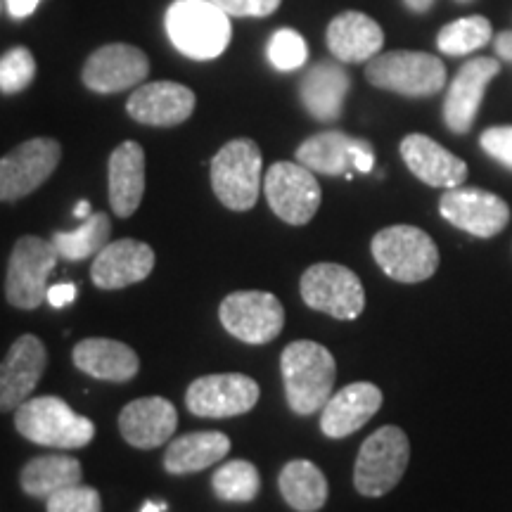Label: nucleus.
<instances>
[{
	"instance_id": "79ce46f5",
	"label": "nucleus",
	"mask_w": 512,
	"mask_h": 512,
	"mask_svg": "<svg viewBox=\"0 0 512 512\" xmlns=\"http://www.w3.org/2000/svg\"><path fill=\"white\" fill-rule=\"evenodd\" d=\"M406 3L408 10L418 12V15H422V12H427L434 5V0H403Z\"/></svg>"
},
{
	"instance_id": "9d476101",
	"label": "nucleus",
	"mask_w": 512,
	"mask_h": 512,
	"mask_svg": "<svg viewBox=\"0 0 512 512\" xmlns=\"http://www.w3.org/2000/svg\"><path fill=\"white\" fill-rule=\"evenodd\" d=\"M219 318L235 339L261 347L283 332L285 309L275 294L247 290L228 294L219 306Z\"/></svg>"
},
{
	"instance_id": "f8f14e48",
	"label": "nucleus",
	"mask_w": 512,
	"mask_h": 512,
	"mask_svg": "<svg viewBox=\"0 0 512 512\" xmlns=\"http://www.w3.org/2000/svg\"><path fill=\"white\" fill-rule=\"evenodd\" d=\"M62 159L53 138H31L0 159V202H17L41 188Z\"/></svg>"
},
{
	"instance_id": "4468645a",
	"label": "nucleus",
	"mask_w": 512,
	"mask_h": 512,
	"mask_svg": "<svg viewBox=\"0 0 512 512\" xmlns=\"http://www.w3.org/2000/svg\"><path fill=\"white\" fill-rule=\"evenodd\" d=\"M261 389L249 375L221 373L197 377L185 392V406L197 418H235L259 403Z\"/></svg>"
},
{
	"instance_id": "4c0bfd02",
	"label": "nucleus",
	"mask_w": 512,
	"mask_h": 512,
	"mask_svg": "<svg viewBox=\"0 0 512 512\" xmlns=\"http://www.w3.org/2000/svg\"><path fill=\"white\" fill-rule=\"evenodd\" d=\"M230 17H268L280 8L283 0H211Z\"/></svg>"
},
{
	"instance_id": "ea45409f",
	"label": "nucleus",
	"mask_w": 512,
	"mask_h": 512,
	"mask_svg": "<svg viewBox=\"0 0 512 512\" xmlns=\"http://www.w3.org/2000/svg\"><path fill=\"white\" fill-rule=\"evenodd\" d=\"M38 3H41V0H5L10 17L15 19H27L29 15H34Z\"/></svg>"
},
{
	"instance_id": "bb28decb",
	"label": "nucleus",
	"mask_w": 512,
	"mask_h": 512,
	"mask_svg": "<svg viewBox=\"0 0 512 512\" xmlns=\"http://www.w3.org/2000/svg\"><path fill=\"white\" fill-rule=\"evenodd\" d=\"M349 88V74L337 62H318L299 83V98L313 119L335 121L342 114Z\"/></svg>"
},
{
	"instance_id": "dca6fc26",
	"label": "nucleus",
	"mask_w": 512,
	"mask_h": 512,
	"mask_svg": "<svg viewBox=\"0 0 512 512\" xmlns=\"http://www.w3.org/2000/svg\"><path fill=\"white\" fill-rule=\"evenodd\" d=\"M48 366L46 344L36 335L15 339L8 356L0 363V413L17 411L31 399Z\"/></svg>"
},
{
	"instance_id": "6e6552de",
	"label": "nucleus",
	"mask_w": 512,
	"mask_h": 512,
	"mask_svg": "<svg viewBox=\"0 0 512 512\" xmlns=\"http://www.w3.org/2000/svg\"><path fill=\"white\" fill-rule=\"evenodd\" d=\"M57 249L53 240L24 235L17 240L5 275V299L22 311H34L48 302V278L55 271Z\"/></svg>"
},
{
	"instance_id": "0eeeda50",
	"label": "nucleus",
	"mask_w": 512,
	"mask_h": 512,
	"mask_svg": "<svg viewBox=\"0 0 512 512\" xmlns=\"http://www.w3.org/2000/svg\"><path fill=\"white\" fill-rule=\"evenodd\" d=\"M366 79L375 88L406 98H430L446 86V67L439 57L413 50L380 53L368 62Z\"/></svg>"
},
{
	"instance_id": "c9c22d12",
	"label": "nucleus",
	"mask_w": 512,
	"mask_h": 512,
	"mask_svg": "<svg viewBox=\"0 0 512 512\" xmlns=\"http://www.w3.org/2000/svg\"><path fill=\"white\" fill-rule=\"evenodd\" d=\"M48 512H102V498L98 489L86 484H74L57 491L46 501Z\"/></svg>"
},
{
	"instance_id": "e433bc0d",
	"label": "nucleus",
	"mask_w": 512,
	"mask_h": 512,
	"mask_svg": "<svg viewBox=\"0 0 512 512\" xmlns=\"http://www.w3.org/2000/svg\"><path fill=\"white\" fill-rule=\"evenodd\" d=\"M479 143H482L486 155L512 169V126L486 128Z\"/></svg>"
},
{
	"instance_id": "c85d7f7f",
	"label": "nucleus",
	"mask_w": 512,
	"mask_h": 512,
	"mask_svg": "<svg viewBox=\"0 0 512 512\" xmlns=\"http://www.w3.org/2000/svg\"><path fill=\"white\" fill-rule=\"evenodd\" d=\"M280 494L297 512H318L328 501V479L311 460H290L278 477Z\"/></svg>"
},
{
	"instance_id": "7c9ffc66",
	"label": "nucleus",
	"mask_w": 512,
	"mask_h": 512,
	"mask_svg": "<svg viewBox=\"0 0 512 512\" xmlns=\"http://www.w3.org/2000/svg\"><path fill=\"white\" fill-rule=\"evenodd\" d=\"M112 221L102 211H93L86 221L76 230H60L53 235V245L60 254V259L83 261L88 256H95L102 247L110 245Z\"/></svg>"
},
{
	"instance_id": "58836bf2",
	"label": "nucleus",
	"mask_w": 512,
	"mask_h": 512,
	"mask_svg": "<svg viewBox=\"0 0 512 512\" xmlns=\"http://www.w3.org/2000/svg\"><path fill=\"white\" fill-rule=\"evenodd\" d=\"M76 297V285L74 283H60L48 287V304L55 306V309H62V306L72 304Z\"/></svg>"
},
{
	"instance_id": "a18cd8bd",
	"label": "nucleus",
	"mask_w": 512,
	"mask_h": 512,
	"mask_svg": "<svg viewBox=\"0 0 512 512\" xmlns=\"http://www.w3.org/2000/svg\"><path fill=\"white\" fill-rule=\"evenodd\" d=\"M460 3H470V0H460Z\"/></svg>"
},
{
	"instance_id": "39448f33",
	"label": "nucleus",
	"mask_w": 512,
	"mask_h": 512,
	"mask_svg": "<svg viewBox=\"0 0 512 512\" xmlns=\"http://www.w3.org/2000/svg\"><path fill=\"white\" fill-rule=\"evenodd\" d=\"M261 150L254 140L235 138L211 159V188L223 207L230 211H249L259 200Z\"/></svg>"
},
{
	"instance_id": "412c9836",
	"label": "nucleus",
	"mask_w": 512,
	"mask_h": 512,
	"mask_svg": "<svg viewBox=\"0 0 512 512\" xmlns=\"http://www.w3.org/2000/svg\"><path fill=\"white\" fill-rule=\"evenodd\" d=\"M178 427V411L162 396H145L126 403L119 413V432L133 448H157L171 441Z\"/></svg>"
},
{
	"instance_id": "a211bd4d",
	"label": "nucleus",
	"mask_w": 512,
	"mask_h": 512,
	"mask_svg": "<svg viewBox=\"0 0 512 512\" xmlns=\"http://www.w3.org/2000/svg\"><path fill=\"white\" fill-rule=\"evenodd\" d=\"M498 72H501V64L496 57H475L460 67L444 100V121L453 133L463 136L470 131L484 100L486 86Z\"/></svg>"
},
{
	"instance_id": "f3484780",
	"label": "nucleus",
	"mask_w": 512,
	"mask_h": 512,
	"mask_svg": "<svg viewBox=\"0 0 512 512\" xmlns=\"http://www.w3.org/2000/svg\"><path fill=\"white\" fill-rule=\"evenodd\" d=\"M150 74V60L143 50L128 43H110L95 50L83 67V83L93 93H121L138 86Z\"/></svg>"
},
{
	"instance_id": "37998d69",
	"label": "nucleus",
	"mask_w": 512,
	"mask_h": 512,
	"mask_svg": "<svg viewBox=\"0 0 512 512\" xmlns=\"http://www.w3.org/2000/svg\"><path fill=\"white\" fill-rule=\"evenodd\" d=\"M91 214H93V209H91V202H88V200H81V202L74 207V216H76V219L86 221Z\"/></svg>"
},
{
	"instance_id": "f257e3e1",
	"label": "nucleus",
	"mask_w": 512,
	"mask_h": 512,
	"mask_svg": "<svg viewBox=\"0 0 512 512\" xmlns=\"http://www.w3.org/2000/svg\"><path fill=\"white\" fill-rule=\"evenodd\" d=\"M285 396L297 415H313L323 411L330 401L337 380V363L323 344L302 342L287 344L280 356Z\"/></svg>"
},
{
	"instance_id": "c756f323",
	"label": "nucleus",
	"mask_w": 512,
	"mask_h": 512,
	"mask_svg": "<svg viewBox=\"0 0 512 512\" xmlns=\"http://www.w3.org/2000/svg\"><path fill=\"white\" fill-rule=\"evenodd\" d=\"M81 477V463L72 456H38L24 465L19 484L27 496L48 501L57 491L81 484Z\"/></svg>"
},
{
	"instance_id": "aec40b11",
	"label": "nucleus",
	"mask_w": 512,
	"mask_h": 512,
	"mask_svg": "<svg viewBox=\"0 0 512 512\" xmlns=\"http://www.w3.org/2000/svg\"><path fill=\"white\" fill-rule=\"evenodd\" d=\"M155 268V252L138 240H117L95 254L91 278L100 290H124L145 280Z\"/></svg>"
},
{
	"instance_id": "20e7f679",
	"label": "nucleus",
	"mask_w": 512,
	"mask_h": 512,
	"mask_svg": "<svg viewBox=\"0 0 512 512\" xmlns=\"http://www.w3.org/2000/svg\"><path fill=\"white\" fill-rule=\"evenodd\" d=\"M373 259L396 283H422L439 268V249L425 230L415 226L382 228L373 238Z\"/></svg>"
},
{
	"instance_id": "c03bdc74",
	"label": "nucleus",
	"mask_w": 512,
	"mask_h": 512,
	"mask_svg": "<svg viewBox=\"0 0 512 512\" xmlns=\"http://www.w3.org/2000/svg\"><path fill=\"white\" fill-rule=\"evenodd\" d=\"M140 512H166V503H155V501H147Z\"/></svg>"
},
{
	"instance_id": "b1692460",
	"label": "nucleus",
	"mask_w": 512,
	"mask_h": 512,
	"mask_svg": "<svg viewBox=\"0 0 512 512\" xmlns=\"http://www.w3.org/2000/svg\"><path fill=\"white\" fill-rule=\"evenodd\" d=\"M74 366L81 373L105 382H128L138 375L140 358L128 344L117 339L91 337L74 347Z\"/></svg>"
},
{
	"instance_id": "f03ea898",
	"label": "nucleus",
	"mask_w": 512,
	"mask_h": 512,
	"mask_svg": "<svg viewBox=\"0 0 512 512\" xmlns=\"http://www.w3.org/2000/svg\"><path fill=\"white\" fill-rule=\"evenodd\" d=\"M164 27L178 53L200 62L219 57L233 36L230 15L211 0H174Z\"/></svg>"
},
{
	"instance_id": "393cba45",
	"label": "nucleus",
	"mask_w": 512,
	"mask_h": 512,
	"mask_svg": "<svg viewBox=\"0 0 512 512\" xmlns=\"http://www.w3.org/2000/svg\"><path fill=\"white\" fill-rule=\"evenodd\" d=\"M107 176H110V204L114 214L121 219L136 214L145 195V152L143 147L133 140L121 143L112 152L110 166H107Z\"/></svg>"
},
{
	"instance_id": "1a4fd4ad",
	"label": "nucleus",
	"mask_w": 512,
	"mask_h": 512,
	"mask_svg": "<svg viewBox=\"0 0 512 512\" xmlns=\"http://www.w3.org/2000/svg\"><path fill=\"white\" fill-rule=\"evenodd\" d=\"M304 304L337 320H356L366 309V290L347 266L316 264L302 275Z\"/></svg>"
},
{
	"instance_id": "2f4dec72",
	"label": "nucleus",
	"mask_w": 512,
	"mask_h": 512,
	"mask_svg": "<svg viewBox=\"0 0 512 512\" xmlns=\"http://www.w3.org/2000/svg\"><path fill=\"white\" fill-rule=\"evenodd\" d=\"M214 494L226 503H249L259 496L261 477L249 460H228L211 477Z\"/></svg>"
},
{
	"instance_id": "cd10ccee",
	"label": "nucleus",
	"mask_w": 512,
	"mask_h": 512,
	"mask_svg": "<svg viewBox=\"0 0 512 512\" xmlns=\"http://www.w3.org/2000/svg\"><path fill=\"white\" fill-rule=\"evenodd\" d=\"M230 451L223 432H190L174 439L164 453V470L169 475H192L221 463Z\"/></svg>"
},
{
	"instance_id": "72a5a7b5",
	"label": "nucleus",
	"mask_w": 512,
	"mask_h": 512,
	"mask_svg": "<svg viewBox=\"0 0 512 512\" xmlns=\"http://www.w3.org/2000/svg\"><path fill=\"white\" fill-rule=\"evenodd\" d=\"M36 76V60L29 48L17 46L0 57V93L15 95L31 86Z\"/></svg>"
},
{
	"instance_id": "5701e85b",
	"label": "nucleus",
	"mask_w": 512,
	"mask_h": 512,
	"mask_svg": "<svg viewBox=\"0 0 512 512\" xmlns=\"http://www.w3.org/2000/svg\"><path fill=\"white\" fill-rule=\"evenodd\" d=\"M401 157L411 174L432 188H460L467 178V164L463 159L422 133H411L401 140Z\"/></svg>"
},
{
	"instance_id": "ddd939ff",
	"label": "nucleus",
	"mask_w": 512,
	"mask_h": 512,
	"mask_svg": "<svg viewBox=\"0 0 512 512\" xmlns=\"http://www.w3.org/2000/svg\"><path fill=\"white\" fill-rule=\"evenodd\" d=\"M297 162L311 169L313 174L354 178L358 174H370L375 166V150L368 140L351 138L342 131H325L306 138L297 147Z\"/></svg>"
},
{
	"instance_id": "4be33fe9",
	"label": "nucleus",
	"mask_w": 512,
	"mask_h": 512,
	"mask_svg": "<svg viewBox=\"0 0 512 512\" xmlns=\"http://www.w3.org/2000/svg\"><path fill=\"white\" fill-rule=\"evenodd\" d=\"M380 408L382 392L373 382L347 384L320 411V432L328 439H344L361 430Z\"/></svg>"
},
{
	"instance_id": "f704fd0d",
	"label": "nucleus",
	"mask_w": 512,
	"mask_h": 512,
	"mask_svg": "<svg viewBox=\"0 0 512 512\" xmlns=\"http://www.w3.org/2000/svg\"><path fill=\"white\" fill-rule=\"evenodd\" d=\"M266 55L275 69H280V72H294V69L306 64L309 48H306L302 34H297L294 29H280L268 41Z\"/></svg>"
},
{
	"instance_id": "423d86ee",
	"label": "nucleus",
	"mask_w": 512,
	"mask_h": 512,
	"mask_svg": "<svg viewBox=\"0 0 512 512\" xmlns=\"http://www.w3.org/2000/svg\"><path fill=\"white\" fill-rule=\"evenodd\" d=\"M411 460V441L401 427L387 425L363 441L354 465V486L361 496L380 498L401 482Z\"/></svg>"
},
{
	"instance_id": "2eb2a0df",
	"label": "nucleus",
	"mask_w": 512,
	"mask_h": 512,
	"mask_svg": "<svg viewBox=\"0 0 512 512\" xmlns=\"http://www.w3.org/2000/svg\"><path fill=\"white\" fill-rule=\"evenodd\" d=\"M439 214L475 238H496L510 223V207L505 200L479 188H451L439 200Z\"/></svg>"
},
{
	"instance_id": "6ab92c4d",
	"label": "nucleus",
	"mask_w": 512,
	"mask_h": 512,
	"mask_svg": "<svg viewBox=\"0 0 512 512\" xmlns=\"http://www.w3.org/2000/svg\"><path fill=\"white\" fill-rule=\"evenodd\" d=\"M126 112L145 126H178L195 112V93L174 81L145 83L128 98Z\"/></svg>"
},
{
	"instance_id": "7ed1b4c3",
	"label": "nucleus",
	"mask_w": 512,
	"mask_h": 512,
	"mask_svg": "<svg viewBox=\"0 0 512 512\" xmlns=\"http://www.w3.org/2000/svg\"><path fill=\"white\" fill-rule=\"evenodd\" d=\"M15 427L24 439L50 448H83L95 437L93 420L83 418L60 396H36L15 411Z\"/></svg>"
},
{
	"instance_id": "9b49d317",
	"label": "nucleus",
	"mask_w": 512,
	"mask_h": 512,
	"mask_svg": "<svg viewBox=\"0 0 512 512\" xmlns=\"http://www.w3.org/2000/svg\"><path fill=\"white\" fill-rule=\"evenodd\" d=\"M266 200L273 214L290 226H304L320 209V185L311 169L299 162H278L264 176Z\"/></svg>"
},
{
	"instance_id": "a878e982",
	"label": "nucleus",
	"mask_w": 512,
	"mask_h": 512,
	"mask_svg": "<svg viewBox=\"0 0 512 512\" xmlns=\"http://www.w3.org/2000/svg\"><path fill=\"white\" fill-rule=\"evenodd\" d=\"M382 46V27L363 12H342L330 22L328 48L339 62H370Z\"/></svg>"
},
{
	"instance_id": "a19ab883",
	"label": "nucleus",
	"mask_w": 512,
	"mask_h": 512,
	"mask_svg": "<svg viewBox=\"0 0 512 512\" xmlns=\"http://www.w3.org/2000/svg\"><path fill=\"white\" fill-rule=\"evenodd\" d=\"M494 48L501 60L512 62V31H501V34L494 38Z\"/></svg>"
},
{
	"instance_id": "473e14b6",
	"label": "nucleus",
	"mask_w": 512,
	"mask_h": 512,
	"mask_svg": "<svg viewBox=\"0 0 512 512\" xmlns=\"http://www.w3.org/2000/svg\"><path fill=\"white\" fill-rule=\"evenodd\" d=\"M491 36H494V29H491V22L486 17H460L439 31L437 46L444 55L458 57L486 46L491 41Z\"/></svg>"
}]
</instances>
